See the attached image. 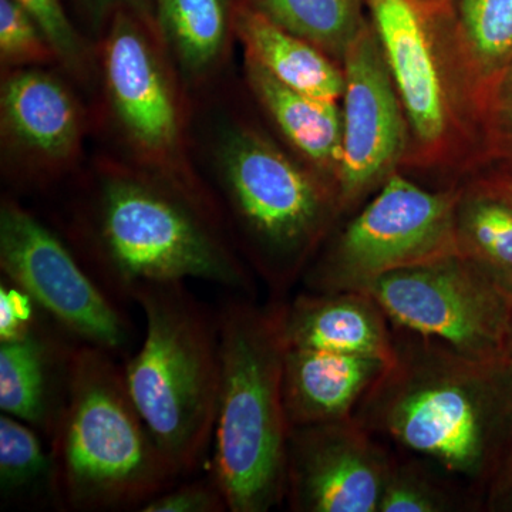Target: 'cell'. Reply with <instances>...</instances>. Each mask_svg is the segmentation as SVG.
Returning a JSON list of instances; mask_svg holds the SVG:
<instances>
[{
  "instance_id": "cell-6",
  "label": "cell",
  "mask_w": 512,
  "mask_h": 512,
  "mask_svg": "<svg viewBox=\"0 0 512 512\" xmlns=\"http://www.w3.org/2000/svg\"><path fill=\"white\" fill-rule=\"evenodd\" d=\"M211 161L248 258L272 291L285 292L342 214L335 188L241 120L218 127Z\"/></svg>"
},
{
  "instance_id": "cell-3",
  "label": "cell",
  "mask_w": 512,
  "mask_h": 512,
  "mask_svg": "<svg viewBox=\"0 0 512 512\" xmlns=\"http://www.w3.org/2000/svg\"><path fill=\"white\" fill-rule=\"evenodd\" d=\"M50 446L55 504L67 511H140L180 478L131 399L123 367L86 343L74 353Z\"/></svg>"
},
{
  "instance_id": "cell-23",
  "label": "cell",
  "mask_w": 512,
  "mask_h": 512,
  "mask_svg": "<svg viewBox=\"0 0 512 512\" xmlns=\"http://www.w3.org/2000/svg\"><path fill=\"white\" fill-rule=\"evenodd\" d=\"M463 187L457 210L460 252L512 292V208Z\"/></svg>"
},
{
  "instance_id": "cell-11",
  "label": "cell",
  "mask_w": 512,
  "mask_h": 512,
  "mask_svg": "<svg viewBox=\"0 0 512 512\" xmlns=\"http://www.w3.org/2000/svg\"><path fill=\"white\" fill-rule=\"evenodd\" d=\"M0 269L77 342L126 349L130 323L52 228L13 198L0 204Z\"/></svg>"
},
{
  "instance_id": "cell-33",
  "label": "cell",
  "mask_w": 512,
  "mask_h": 512,
  "mask_svg": "<svg viewBox=\"0 0 512 512\" xmlns=\"http://www.w3.org/2000/svg\"><path fill=\"white\" fill-rule=\"evenodd\" d=\"M491 495L494 500L507 498L512 504V446L493 477V493Z\"/></svg>"
},
{
  "instance_id": "cell-20",
  "label": "cell",
  "mask_w": 512,
  "mask_h": 512,
  "mask_svg": "<svg viewBox=\"0 0 512 512\" xmlns=\"http://www.w3.org/2000/svg\"><path fill=\"white\" fill-rule=\"evenodd\" d=\"M235 39L245 56L285 86L318 99L338 101L345 93L342 64L302 37L293 35L245 0L235 16Z\"/></svg>"
},
{
  "instance_id": "cell-19",
  "label": "cell",
  "mask_w": 512,
  "mask_h": 512,
  "mask_svg": "<svg viewBox=\"0 0 512 512\" xmlns=\"http://www.w3.org/2000/svg\"><path fill=\"white\" fill-rule=\"evenodd\" d=\"M158 39L185 89L200 87L227 62L242 0H151Z\"/></svg>"
},
{
  "instance_id": "cell-5",
  "label": "cell",
  "mask_w": 512,
  "mask_h": 512,
  "mask_svg": "<svg viewBox=\"0 0 512 512\" xmlns=\"http://www.w3.org/2000/svg\"><path fill=\"white\" fill-rule=\"evenodd\" d=\"M146 316V336L123 367L128 393L178 476L200 466L214 437L220 396L218 315L184 282L138 285L130 293Z\"/></svg>"
},
{
  "instance_id": "cell-25",
  "label": "cell",
  "mask_w": 512,
  "mask_h": 512,
  "mask_svg": "<svg viewBox=\"0 0 512 512\" xmlns=\"http://www.w3.org/2000/svg\"><path fill=\"white\" fill-rule=\"evenodd\" d=\"M43 30L57 57V64L77 82L90 86L96 57L67 16L62 0H15Z\"/></svg>"
},
{
  "instance_id": "cell-21",
  "label": "cell",
  "mask_w": 512,
  "mask_h": 512,
  "mask_svg": "<svg viewBox=\"0 0 512 512\" xmlns=\"http://www.w3.org/2000/svg\"><path fill=\"white\" fill-rule=\"evenodd\" d=\"M481 93L512 63V0H444Z\"/></svg>"
},
{
  "instance_id": "cell-15",
  "label": "cell",
  "mask_w": 512,
  "mask_h": 512,
  "mask_svg": "<svg viewBox=\"0 0 512 512\" xmlns=\"http://www.w3.org/2000/svg\"><path fill=\"white\" fill-rule=\"evenodd\" d=\"M42 316L16 338L0 340V410L52 439L69 396L77 346ZM70 336V335H69Z\"/></svg>"
},
{
  "instance_id": "cell-29",
  "label": "cell",
  "mask_w": 512,
  "mask_h": 512,
  "mask_svg": "<svg viewBox=\"0 0 512 512\" xmlns=\"http://www.w3.org/2000/svg\"><path fill=\"white\" fill-rule=\"evenodd\" d=\"M143 512H222L229 511L227 498L214 476L170 487L148 501Z\"/></svg>"
},
{
  "instance_id": "cell-17",
  "label": "cell",
  "mask_w": 512,
  "mask_h": 512,
  "mask_svg": "<svg viewBox=\"0 0 512 512\" xmlns=\"http://www.w3.org/2000/svg\"><path fill=\"white\" fill-rule=\"evenodd\" d=\"M390 365L373 356L286 348L282 389L289 426L355 417L357 407Z\"/></svg>"
},
{
  "instance_id": "cell-18",
  "label": "cell",
  "mask_w": 512,
  "mask_h": 512,
  "mask_svg": "<svg viewBox=\"0 0 512 512\" xmlns=\"http://www.w3.org/2000/svg\"><path fill=\"white\" fill-rule=\"evenodd\" d=\"M244 60L249 90L269 119L305 164L336 190L343 151V116L338 101L293 90L254 60L247 56Z\"/></svg>"
},
{
  "instance_id": "cell-1",
  "label": "cell",
  "mask_w": 512,
  "mask_h": 512,
  "mask_svg": "<svg viewBox=\"0 0 512 512\" xmlns=\"http://www.w3.org/2000/svg\"><path fill=\"white\" fill-rule=\"evenodd\" d=\"M396 346L356 419L448 476L493 480L512 446V387L503 362H477L407 332Z\"/></svg>"
},
{
  "instance_id": "cell-27",
  "label": "cell",
  "mask_w": 512,
  "mask_h": 512,
  "mask_svg": "<svg viewBox=\"0 0 512 512\" xmlns=\"http://www.w3.org/2000/svg\"><path fill=\"white\" fill-rule=\"evenodd\" d=\"M481 144L483 167L512 173V63L485 90L481 104Z\"/></svg>"
},
{
  "instance_id": "cell-22",
  "label": "cell",
  "mask_w": 512,
  "mask_h": 512,
  "mask_svg": "<svg viewBox=\"0 0 512 512\" xmlns=\"http://www.w3.org/2000/svg\"><path fill=\"white\" fill-rule=\"evenodd\" d=\"M293 35L342 64L343 56L369 20L366 0H245Z\"/></svg>"
},
{
  "instance_id": "cell-32",
  "label": "cell",
  "mask_w": 512,
  "mask_h": 512,
  "mask_svg": "<svg viewBox=\"0 0 512 512\" xmlns=\"http://www.w3.org/2000/svg\"><path fill=\"white\" fill-rule=\"evenodd\" d=\"M86 10L89 18L94 23V28L103 32L114 12L127 8L143 13L153 19V2L151 0H77Z\"/></svg>"
},
{
  "instance_id": "cell-13",
  "label": "cell",
  "mask_w": 512,
  "mask_h": 512,
  "mask_svg": "<svg viewBox=\"0 0 512 512\" xmlns=\"http://www.w3.org/2000/svg\"><path fill=\"white\" fill-rule=\"evenodd\" d=\"M356 417L291 427L286 494L296 512H377L393 457Z\"/></svg>"
},
{
  "instance_id": "cell-24",
  "label": "cell",
  "mask_w": 512,
  "mask_h": 512,
  "mask_svg": "<svg viewBox=\"0 0 512 512\" xmlns=\"http://www.w3.org/2000/svg\"><path fill=\"white\" fill-rule=\"evenodd\" d=\"M0 493L6 503L46 495L55 503V467L39 431L25 421L0 417Z\"/></svg>"
},
{
  "instance_id": "cell-2",
  "label": "cell",
  "mask_w": 512,
  "mask_h": 512,
  "mask_svg": "<svg viewBox=\"0 0 512 512\" xmlns=\"http://www.w3.org/2000/svg\"><path fill=\"white\" fill-rule=\"evenodd\" d=\"M73 237L94 278L117 298H130L138 285L187 279L254 292L224 222L131 165H100L74 215Z\"/></svg>"
},
{
  "instance_id": "cell-7",
  "label": "cell",
  "mask_w": 512,
  "mask_h": 512,
  "mask_svg": "<svg viewBox=\"0 0 512 512\" xmlns=\"http://www.w3.org/2000/svg\"><path fill=\"white\" fill-rule=\"evenodd\" d=\"M409 124L403 167H483L481 93L444 0H366Z\"/></svg>"
},
{
  "instance_id": "cell-9",
  "label": "cell",
  "mask_w": 512,
  "mask_h": 512,
  "mask_svg": "<svg viewBox=\"0 0 512 512\" xmlns=\"http://www.w3.org/2000/svg\"><path fill=\"white\" fill-rule=\"evenodd\" d=\"M464 187L424 190L397 171L305 271L311 292L363 291L392 272L461 254Z\"/></svg>"
},
{
  "instance_id": "cell-30",
  "label": "cell",
  "mask_w": 512,
  "mask_h": 512,
  "mask_svg": "<svg viewBox=\"0 0 512 512\" xmlns=\"http://www.w3.org/2000/svg\"><path fill=\"white\" fill-rule=\"evenodd\" d=\"M45 315L32 298L3 276L0 281V340L16 338Z\"/></svg>"
},
{
  "instance_id": "cell-35",
  "label": "cell",
  "mask_w": 512,
  "mask_h": 512,
  "mask_svg": "<svg viewBox=\"0 0 512 512\" xmlns=\"http://www.w3.org/2000/svg\"><path fill=\"white\" fill-rule=\"evenodd\" d=\"M505 373H507L508 380H510L512 387V359L503 360Z\"/></svg>"
},
{
  "instance_id": "cell-12",
  "label": "cell",
  "mask_w": 512,
  "mask_h": 512,
  "mask_svg": "<svg viewBox=\"0 0 512 512\" xmlns=\"http://www.w3.org/2000/svg\"><path fill=\"white\" fill-rule=\"evenodd\" d=\"M342 69L343 151L336 192L343 214L403 167L409 124L370 18L346 50Z\"/></svg>"
},
{
  "instance_id": "cell-34",
  "label": "cell",
  "mask_w": 512,
  "mask_h": 512,
  "mask_svg": "<svg viewBox=\"0 0 512 512\" xmlns=\"http://www.w3.org/2000/svg\"><path fill=\"white\" fill-rule=\"evenodd\" d=\"M512 359V319L510 332H508L507 346H505L504 360Z\"/></svg>"
},
{
  "instance_id": "cell-26",
  "label": "cell",
  "mask_w": 512,
  "mask_h": 512,
  "mask_svg": "<svg viewBox=\"0 0 512 512\" xmlns=\"http://www.w3.org/2000/svg\"><path fill=\"white\" fill-rule=\"evenodd\" d=\"M57 63L55 50L15 0H0V64L3 73Z\"/></svg>"
},
{
  "instance_id": "cell-4",
  "label": "cell",
  "mask_w": 512,
  "mask_h": 512,
  "mask_svg": "<svg viewBox=\"0 0 512 512\" xmlns=\"http://www.w3.org/2000/svg\"><path fill=\"white\" fill-rule=\"evenodd\" d=\"M221 379L212 471L231 512H266L285 500L289 426L285 343L272 306L229 299L218 313Z\"/></svg>"
},
{
  "instance_id": "cell-14",
  "label": "cell",
  "mask_w": 512,
  "mask_h": 512,
  "mask_svg": "<svg viewBox=\"0 0 512 512\" xmlns=\"http://www.w3.org/2000/svg\"><path fill=\"white\" fill-rule=\"evenodd\" d=\"M86 117L76 94L45 67L3 73L0 137L3 156L29 181H49L82 154Z\"/></svg>"
},
{
  "instance_id": "cell-8",
  "label": "cell",
  "mask_w": 512,
  "mask_h": 512,
  "mask_svg": "<svg viewBox=\"0 0 512 512\" xmlns=\"http://www.w3.org/2000/svg\"><path fill=\"white\" fill-rule=\"evenodd\" d=\"M99 63L107 113L131 167L180 192L224 222L218 198L195 171L185 87L154 20L119 9L101 32Z\"/></svg>"
},
{
  "instance_id": "cell-28",
  "label": "cell",
  "mask_w": 512,
  "mask_h": 512,
  "mask_svg": "<svg viewBox=\"0 0 512 512\" xmlns=\"http://www.w3.org/2000/svg\"><path fill=\"white\" fill-rule=\"evenodd\" d=\"M454 507L453 497L429 474L393 458L377 512H444Z\"/></svg>"
},
{
  "instance_id": "cell-10",
  "label": "cell",
  "mask_w": 512,
  "mask_h": 512,
  "mask_svg": "<svg viewBox=\"0 0 512 512\" xmlns=\"http://www.w3.org/2000/svg\"><path fill=\"white\" fill-rule=\"evenodd\" d=\"M393 328L483 363L504 360L512 292L463 254L392 272L366 286Z\"/></svg>"
},
{
  "instance_id": "cell-16",
  "label": "cell",
  "mask_w": 512,
  "mask_h": 512,
  "mask_svg": "<svg viewBox=\"0 0 512 512\" xmlns=\"http://www.w3.org/2000/svg\"><path fill=\"white\" fill-rule=\"evenodd\" d=\"M272 309L285 348L373 356L389 363L396 359L392 323L369 293H302Z\"/></svg>"
},
{
  "instance_id": "cell-31",
  "label": "cell",
  "mask_w": 512,
  "mask_h": 512,
  "mask_svg": "<svg viewBox=\"0 0 512 512\" xmlns=\"http://www.w3.org/2000/svg\"><path fill=\"white\" fill-rule=\"evenodd\" d=\"M466 185L470 190L480 192L510 205L512 208V173L494 167H483L473 174Z\"/></svg>"
}]
</instances>
